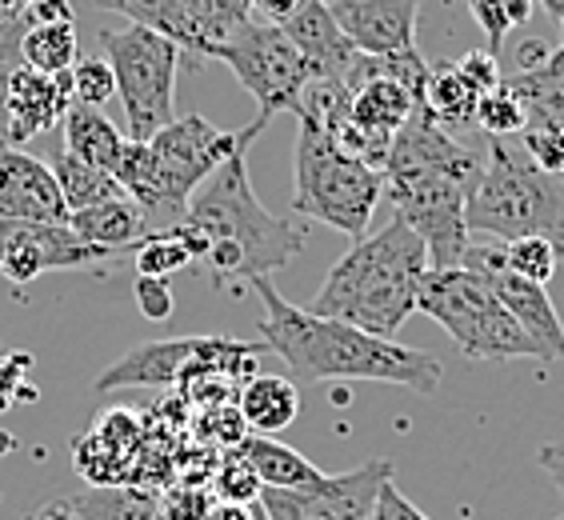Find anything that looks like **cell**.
<instances>
[{
	"mask_svg": "<svg viewBox=\"0 0 564 520\" xmlns=\"http://www.w3.org/2000/svg\"><path fill=\"white\" fill-rule=\"evenodd\" d=\"M468 237L553 240L564 260V176L544 173L517 137H485V164L465 205Z\"/></svg>",
	"mask_w": 564,
	"mask_h": 520,
	"instance_id": "5b68a950",
	"label": "cell"
},
{
	"mask_svg": "<svg viewBox=\"0 0 564 520\" xmlns=\"http://www.w3.org/2000/svg\"><path fill=\"white\" fill-rule=\"evenodd\" d=\"M237 448L252 465V473H257V480L264 488H313L325 480V473L308 456H301L296 448L284 445V441H276V436L245 433V441Z\"/></svg>",
	"mask_w": 564,
	"mask_h": 520,
	"instance_id": "44dd1931",
	"label": "cell"
},
{
	"mask_svg": "<svg viewBox=\"0 0 564 520\" xmlns=\"http://www.w3.org/2000/svg\"><path fill=\"white\" fill-rule=\"evenodd\" d=\"M205 520H261V509H257V505H228V500H217Z\"/></svg>",
	"mask_w": 564,
	"mask_h": 520,
	"instance_id": "7dc6e473",
	"label": "cell"
},
{
	"mask_svg": "<svg viewBox=\"0 0 564 520\" xmlns=\"http://www.w3.org/2000/svg\"><path fill=\"white\" fill-rule=\"evenodd\" d=\"M237 409L249 433L276 436L301 416V392L289 377H252L237 397Z\"/></svg>",
	"mask_w": 564,
	"mask_h": 520,
	"instance_id": "cb8c5ba5",
	"label": "cell"
},
{
	"mask_svg": "<svg viewBox=\"0 0 564 520\" xmlns=\"http://www.w3.org/2000/svg\"><path fill=\"white\" fill-rule=\"evenodd\" d=\"M217 497H213V488L208 485H169L156 497V517L161 520H205L213 512Z\"/></svg>",
	"mask_w": 564,
	"mask_h": 520,
	"instance_id": "8d00e7d4",
	"label": "cell"
},
{
	"mask_svg": "<svg viewBox=\"0 0 564 520\" xmlns=\"http://www.w3.org/2000/svg\"><path fill=\"white\" fill-rule=\"evenodd\" d=\"M196 433L213 436V448H237L249 433V424H245L237 404H213V409H200Z\"/></svg>",
	"mask_w": 564,
	"mask_h": 520,
	"instance_id": "74e56055",
	"label": "cell"
},
{
	"mask_svg": "<svg viewBox=\"0 0 564 520\" xmlns=\"http://www.w3.org/2000/svg\"><path fill=\"white\" fill-rule=\"evenodd\" d=\"M480 164L485 156L453 129L436 124L424 105H416L409 124L392 137L389 156L380 164L384 196L392 217L416 228L433 269L460 264V252L468 245L465 205L477 185Z\"/></svg>",
	"mask_w": 564,
	"mask_h": 520,
	"instance_id": "7a4b0ae2",
	"label": "cell"
},
{
	"mask_svg": "<svg viewBox=\"0 0 564 520\" xmlns=\"http://www.w3.org/2000/svg\"><path fill=\"white\" fill-rule=\"evenodd\" d=\"M97 9H109L117 17H124L129 24H144V29H156L169 41L181 44L188 68L196 73L193 56H188V24H185V0H93Z\"/></svg>",
	"mask_w": 564,
	"mask_h": 520,
	"instance_id": "f1b7e54d",
	"label": "cell"
},
{
	"mask_svg": "<svg viewBox=\"0 0 564 520\" xmlns=\"http://www.w3.org/2000/svg\"><path fill=\"white\" fill-rule=\"evenodd\" d=\"M500 249H505V264L512 272H521L529 281L536 284H549L561 269V252H556L553 240L544 237H517V240H500Z\"/></svg>",
	"mask_w": 564,
	"mask_h": 520,
	"instance_id": "e575fe53",
	"label": "cell"
},
{
	"mask_svg": "<svg viewBox=\"0 0 564 520\" xmlns=\"http://www.w3.org/2000/svg\"><path fill=\"white\" fill-rule=\"evenodd\" d=\"M33 520H73V517H65V512H61L53 500H48V505H41V509L33 512Z\"/></svg>",
	"mask_w": 564,
	"mask_h": 520,
	"instance_id": "f907efd6",
	"label": "cell"
},
{
	"mask_svg": "<svg viewBox=\"0 0 564 520\" xmlns=\"http://www.w3.org/2000/svg\"><path fill=\"white\" fill-rule=\"evenodd\" d=\"M517 141L524 144V152L541 164L544 173L564 176V129L561 124H553V120H544V117H532L529 112V124H524V132L517 137Z\"/></svg>",
	"mask_w": 564,
	"mask_h": 520,
	"instance_id": "d590c367",
	"label": "cell"
},
{
	"mask_svg": "<svg viewBox=\"0 0 564 520\" xmlns=\"http://www.w3.org/2000/svg\"><path fill=\"white\" fill-rule=\"evenodd\" d=\"M100 53L117 76V97L124 105V124H129L124 137L152 141L176 117V73L181 65L188 68L181 44L144 24H120V29H100Z\"/></svg>",
	"mask_w": 564,
	"mask_h": 520,
	"instance_id": "ba28073f",
	"label": "cell"
},
{
	"mask_svg": "<svg viewBox=\"0 0 564 520\" xmlns=\"http://www.w3.org/2000/svg\"><path fill=\"white\" fill-rule=\"evenodd\" d=\"M249 144H240L188 201L185 225L205 237V264L220 284L272 277L293 264L308 245V232L261 205L249 181Z\"/></svg>",
	"mask_w": 564,
	"mask_h": 520,
	"instance_id": "3957f363",
	"label": "cell"
},
{
	"mask_svg": "<svg viewBox=\"0 0 564 520\" xmlns=\"http://www.w3.org/2000/svg\"><path fill=\"white\" fill-rule=\"evenodd\" d=\"M536 4H541V9L549 12V17H553V21L564 29V0H536Z\"/></svg>",
	"mask_w": 564,
	"mask_h": 520,
	"instance_id": "681fc988",
	"label": "cell"
},
{
	"mask_svg": "<svg viewBox=\"0 0 564 520\" xmlns=\"http://www.w3.org/2000/svg\"><path fill=\"white\" fill-rule=\"evenodd\" d=\"M416 313L445 328L468 360H544L541 345L497 301L489 284L465 264L429 269L416 296Z\"/></svg>",
	"mask_w": 564,
	"mask_h": 520,
	"instance_id": "52a82bcc",
	"label": "cell"
},
{
	"mask_svg": "<svg viewBox=\"0 0 564 520\" xmlns=\"http://www.w3.org/2000/svg\"><path fill=\"white\" fill-rule=\"evenodd\" d=\"M132 296H137V308L144 313V321H152V325L173 321L176 296H173V289H169V281H164V277H137V289H132Z\"/></svg>",
	"mask_w": 564,
	"mask_h": 520,
	"instance_id": "f35d334b",
	"label": "cell"
},
{
	"mask_svg": "<svg viewBox=\"0 0 564 520\" xmlns=\"http://www.w3.org/2000/svg\"><path fill=\"white\" fill-rule=\"evenodd\" d=\"M17 65H0V141L12 144V132H9V76Z\"/></svg>",
	"mask_w": 564,
	"mask_h": 520,
	"instance_id": "c3c4849f",
	"label": "cell"
},
{
	"mask_svg": "<svg viewBox=\"0 0 564 520\" xmlns=\"http://www.w3.org/2000/svg\"><path fill=\"white\" fill-rule=\"evenodd\" d=\"M132 264H137V277H176L181 269L196 264L193 252L181 245L176 232H149V237L132 249Z\"/></svg>",
	"mask_w": 564,
	"mask_h": 520,
	"instance_id": "4dcf8cb0",
	"label": "cell"
},
{
	"mask_svg": "<svg viewBox=\"0 0 564 520\" xmlns=\"http://www.w3.org/2000/svg\"><path fill=\"white\" fill-rule=\"evenodd\" d=\"M252 21V0H185V24H188V56L196 68L213 61L220 44L232 33H240Z\"/></svg>",
	"mask_w": 564,
	"mask_h": 520,
	"instance_id": "ffe728a7",
	"label": "cell"
},
{
	"mask_svg": "<svg viewBox=\"0 0 564 520\" xmlns=\"http://www.w3.org/2000/svg\"><path fill=\"white\" fill-rule=\"evenodd\" d=\"M384 480H392V461H369L340 477L325 473L313 488H261L257 509L264 520H372Z\"/></svg>",
	"mask_w": 564,
	"mask_h": 520,
	"instance_id": "8fae6325",
	"label": "cell"
},
{
	"mask_svg": "<svg viewBox=\"0 0 564 520\" xmlns=\"http://www.w3.org/2000/svg\"><path fill=\"white\" fill-rule=\"evenodd\" d=\"M208 336H173V340H144L129 348L117 365L97 377V392L117 389H169L181 380V372L205 353Z\"/></svg>",
	"mask_w": 564,
	"mask_h": 520,
	"instance_id": "2e32d148",
	"label": "cell"
},
{
	"mask_svg": "<svg viewBox=\"0 0 564 520\" xmlns=\"http://www.w3.org/2000/svg\"><path fill=\"white\" fill-rule=\"evenodd\" d=\"M536 465L549 473L553 488L564 497V441H556V445H544L541 453H536Z\"/></svg>",
	"mask_w": 564,
	"mask_h": 520,
	"instance_id": "bcb514c9",
	"label": "cell"
},
{
	"mask_svg": "<svg viewBox=\"0 0 564 520\" xmlns=\"http://www.w3.org/2000/svg\"><path fill=\"white\" fill-rule=\"evenodd\" d=\"M24 9H12L0 0V65H21V36H24Z\"/></svg>",
	"mask_w": 564,
	"mask_h": 520,
	"instance_id": "b9f144b4",
	"label": "cell"
},
{
	"mask_svg": "<svg viewBox=\"0 0 564 520\" xmlns=\"http://www.w3.org/2000/svg\"><path fill=\"white\" fill-rule=\"evenodd\" d=\"M24 24H76L73 0H33L24 4Z\"/></svg>",
	"mask_w": 564,
	"mask_h": 520,
	"instance_id": "ee69618b",
	"label": "cell"
},
{
	"mask_svg": "<svg viewBox=\"0 0 564 520\" xmlns=\"http://www.w3.org/2000/svg\"><path fill=\"white\" fill-rule=\"evenodd\" d=\"M213 61L232 68L240 88L257 100V117L269 124L276 112H293L304 85L313 80V68L304 65L296 44L284 36L281 24L249 21L240 33L220 44Z\"/></svg>",
	"mask_w": 564,
	"mask_h": 520,
	"instance_id": "30bf717a",
	"label": "cell"
},
{
	"mask_svg": "<svg viewBox=\"0 0 564 520\" xmlns=\"http://www.w3.org/2000/svg\"><path fill=\"white\" fill-rule=\"evenodd\" d=\"M249 289L261 296V340L269 353L289 365L296 380L321 384V380H380V384H401L416 397H436L445 365L424 353V348L397 345L384 336H372L357 325L316 316L308 308H296L276 293L269 277H252Z\"/></svg>",
	"mask_w": 564,
	"mask_h": 520,
	"instance_id": "6da1fadb",
	"label": "cell"
},
{
	"mask_svg": "<svg viewBox=\"0 0 564 520\" xmlns=\"http://www.w3.org/2000/svg\"><path fill=\"white\" fill-rule=\"evenodd\" d=\"M372 520H429V517L404 497L401 488H397V480H384V488H380V497H377V509H372Z\"/></svg>",
	"mask_w": 564,
	"mask_h": 520,
	"instance_id": "7bdbcfd3",
	"label": "cell"
},
{
	"mask_svg": "<svg viewBox=\"0 0 564 520\" xmlns=\"http://www.w3.org/2000/svg\"><path fill=\"white\" fill-rule=\"evenodd\" d=\"M328 9L360 53L384 56L416 48L421 0H333Z\"/></svg>",
	"mask_w": 564,
	"mask_h": 520,
	"instance_id": "9a60e30c",
	"label": "cell"
},
{
	"mask_svg": "<svg viewBox=\"0 0 564 520\" xmlns=\"http://www.w3.org/2000/svg\"><path fill=\"white\" fill-rule=\"evenodd\" d=\"M53 505L73 520H156L152 488L137 485H93L73 497H56Z\"/></svg>",
	"mask_w": 564,
	"mask_h": 520,
	"instance_id": "603a6c76",
	"label": "cell"
},
{
	"mask_svg": "<svg viewBox=\"0 0 564 520\" xmlns=\"http://www.w3.org/2000/svg\"><path fill=\"white\" fill-rule=\"evenodd\" d=\"M0 217L68 225L65 193L56 185L48 161L4 141H0Z\"/></svg>",
	"mask_w": 564,
	"mask_h": 520,
	"instance_id": "5bb4252c",
	"label": "cell"
},
{
	"mask_svg": "<svg viewBox=\"0 0 564 520\" xmlns=\"http://www.w3.org/2000/svg\"><path fill=\"white\" fill-rule=\"evenodd\" d=\"M213 488V497L217 500H228V505H257L261 500V480L252 473V465L240 456V448H225L217 461V473L208 480Z\"/></svg>",
	"mask_w": 564,
	"mask_h": 520,
	"instance_id": "d6a6232c",
	"label": "cell"
},
{
	"mask_svg": "<svg viewBox=\"0 0 564 520\" xmlns=\"http://www.w3.org/2000/svg\"><path fill=\"white\" fill-rule=\"evenodd\" d=\"M48 169H53L56 185H61V193H65L68 217L80 213V208H93V205H100V201H112V196L124 193L109 169H100V164H93V161H80V156L68 152L65 144H56L53 149Z\"/></svg>",
	"mask_w": 564,
	"mask_h": 520,
	"instance_id": "4316f807",
	"label": "cell"
},
{
	"mask_svg": "<svg viewBox=\"0 0 564 520\" xmlns=\"http://www.w3.org/2000/svg\"><path fill=\"white\" fill-rule=\"evenodd\" d=\"M261 129H264L261 117L240 132L217 129V124H208L196 112L169 120L149 141L152 164H156V217H152L149 232H169V228L181 225L196 188L205 185L208 176L217 173L240 144L257 141Z\"/></svg>",
	"mask_w": 564,
	"mask_h": 520,
	"instance_id": "9c48e42d",
	"label": "cell"
},
{
	"mask_svg": "<svg viewBox=\"0 0 564 520\" xmlns=\"http://www.w3.org/2000/svg\"><path fill=\"white\" fill-rule=\"evenodd\" d=\"M529 124V105H524L500 76V85L489 88L477 105V129L480 137H521Z\"/></svg>",
	"mask_w": 564,
	"mask_h": 520,
	"instance_id": "f546056e",
	"label": "cell"
},
{
	"mask_svg": "<svg viewBox=\"0 0 564 520\" xmlns=\"http://www.w3.org/2000/svg\"><path fill=\"white\" fill-rule=\"evenodd\" d=\"M429 269H433L429 249L416 237V228L392 217L380 232H365L360 240H352V249L325 277L308 313L397 340L404 321L416 313V296Z\"/></svg>",
	"mask_w": 564,
	"mask_h": 520,
	"instance_id": "277c9868",
	"label": "cell"
},
{
	"mask_svg": "<svg viewBox=\"0 0 564 520\" xmlns=\"http://www.w3.org/2000/svg\"><path fill=\"white\" fill-rule=\"evenodd\" d=\"M460 264H465L468 272H477L480 281L497 293V301L509 308L512 321L541 345L544 360H564V325H561V313H556L553 296H549L544 284L529 281V277H521V272H512L509 264H505L500 240L468 237L465 252H460Z\"/></svg>",
	"mask_w": 564,
	"mask_h": 520,
	"instance_id": "7c38bea8",
	"label": "cell"
},
{
	"mask_svg": "<svg viewBox=\"0 0 564 520\" xmlns=\"http://www.w3.org/2000/svg\"><path fill=\"white\" fill-rule=\"evenodd\" d=\"M284 36L296 44V53L304 56V65L313 68V76H333L345 80L357 65L360 48L345 36V29L337 24L333 9L325 0H308L304 9H296L289 21L281 24Z\"/></svg>",
	"mask_w": 564,
	"mask_h": 520,
	"instance_id": "ac0fdd59",
	"label": "cell"
},
{
	"mask_svg": "<svg viewBox=\"0 0 564 520\" xmlns=\"http://www.w3.org/2000/svg\"><path fill=\"white\" fill-rule=\"evenodd\" d=\"M68 225L76 228V237H85L93 249H100L109 260L132 257V249L149 237L141 205H137L129 193L112 196V201H100V205H93V208H80V213L68 217Z\"/></svg>",
	"mask_w": 564,
	"mask_h": 520,
	"instance_id": "d6986e66",
	"label": "cell"
},
{
	"mask_svg": "<svg viewBox=\"0 0 564 520\" xmlns=\"http://www.w3.org/2000/svg\"><path fill=\"white\" fill-rule=\"evenodd\" d=\"M68 93H73V105L105 109V105L117 97L112 65L105 56H76V65L68 68Z\"/></svg>",
	"mask_w": 564,
	"mask_h": 520,
	"instance_id": "1f68e13d",
	"label": "cell"
},
{
	"mask_svg": "<svg viewBox=\"0 0 564 520\" xmlns=\"http://www.w3.org/2000/svg\"><path fill=\"white\" fill-rule=\"evenodd\" d=\"M505 85L529 105L532 117L553 120V124L564 129V29H561V44H556L553 53H544V61H536V65L509 73Z\"/></svg>",
	"mask_w": 564,
	"mask_h": 520,
	"instance_id": "d4e9b609",
	"label": "cell"
},
{
	"mask_svg": "<svg viewBox=\"0 0 564 520\" xmlns=\"http://www.w3.org/2000/svg\"><path fill=\"white\" fill-rule=\"evenodd\" d=\"M293 152V213L360 240L384 196V173L340 149L321 124L296 120Z\"/></svg>",
	"mask_w": 564,
	"mask_h": 520,
	"instance_id": "8992f818",
	"label": "cell"
},
{
	"mask_svg": "<svg viewBox=\"0 0 564 520\" xmlns=\"http://www.w3.org/2000/svg\"><path fill=\"white\" fill-rule=\"evenodd\" d=\"M29 369H33V357H29V353H9V357H0V412L12 409V404L24 397L21 377ZM24 401H29V397H24Z\"/></svg>",
	"mask_w": 564,
	"mask_h": 520,
	"instance_id": "60d3db41",
	"label": "cell"
},
{
	"mask_svg": "<svg viewBox=\"0 0 564 520\" xmlns=\"http://www.w3.org/2000/svg\"><path fill=\"white\" fill-rule=\"evenodd\" d=\"M24 520H33V517H24Z\"/></svg>",
	"mask_w": 564,
	"mask_h": 520,
	"instance_id": "816d5d0a",
	"label": "cell"
},
{
	"mask_svg": "<svg viewBox=\"0 0 564 520\" xmlns=\"http://www.w3.org/2000/svg\"><path fill=\"white\" fill-rule=\"evenodd\" d=\"M456 68L473 80V85L480 88V93H489V88H497L500 85V56L497 53H489V48H468L460 61H456Z\"/></svg>",
	"mask_w": 564,
	"mask_h": 520,
	"instance_id": "ab89813d",
	"label": "cell"
},
{
	"mask_svg": "<svg viewBox=\"0 0 564 520\" xmlns=\"http://www.w3.org/2000/svg\"><path fill=\"white\" fill-rule=\"evenodd\" d=\"M93 260H109L93 249L85 237H76L73 225H41V220L0 217V277L17 289L33 284L44 272L85 269Z\"/></svg>",
	"mask_w": 564,
	"mask_h": 520,
	"instance_id": "4fadbf2b",
	"label": "cell"
},
{
	"mask_svg": "<svg viewBox=\"0 0 564 520\" xmlns=\"http://www.w3.org/2000/svg\"><path fill=\"white\" fill-rule=\"evenodd\" d=\"M261 520H264V512H261Z\"/></svg>",
	"mask_w": 564,
	"mask_h": 520,
	"instance_id": "f5cc1de1",
	"label": "cell"
},
{
	"mask_svg": "<svg viewBox=\"0 0 564 520\" xmlns=\"http://www.w3.org/2000/svg\"><path fill=\"white\" fill-rule=\"evenodd\" d=\"M480 97H485V93L456 68V61H436V65H429V76H424V88H421V105L433 112L436 124H445V129H468V124H477Z\"/></svg>",
	"mask_w": 564,
	"mask_h": 520,
	"instance_id": "7402d4cb",
	"label": "cell"
},
{
	"mask_svg": "<svg viewBox=\"0 0 564 520\" xmlns=\"http://www.w3.org/2000/svg\"><path fill=\"white\" fill-rule=\"evenodd\" d=\"M156 520H161V517H156Z\"/></svg>",
	"mask_w": 564,
	"mask_h": 520,
	"instance_id": "db71d44e",
	"label": "cell"
},
{
	"mask_svg": "<svg viewBox=\"0 0 564 520\" xmlns=\"http://www.w3.org/2000/svg\"><path fill=\"white\" fill-rule=\"evenodd\" d=\"M124 141H129V137H124L100 109L73 105V109L65 112V120H61V144H65L68 152H76L80 161H93V164H100V169H109V173H112V164H117L120 149H124Z\"/></svg>",
	"mask_w": 564,
	"mask_h": 520,
	"instance_id": "484cf974",
	"label": "cell"
},
{
	"mask_svg": "<svg viewBox=\"0 0 564 520\" xmlns=\"http://www.w3.org/2000/svg\"><path fill=\"white\" fill-rule=\"evenodd\" d=\"M468 12H473V21L480 24L485 41H489V53L500 56L505 36L517 33L532 17V0H468Z\"/></svg>",
	"mask_w": 564,
	"mask_h": 520,
	"instance_id": "836d02e7",
	"label": "cell"
},
{
	"mask_svg": "<svg viewBox=\"0 0 564 520\" xmlns=\"http://www.w3.org/2000/svg\"><path fill=\"white\" fill-rule=\"evenodd\" d=\"M308 0H252V21L261 24H284L296 9H304Z\"/></svg>",
	"mask_w": 564,
	"mask_h": 520,
	"instance_id": "f6af8a7d",
	"label": "cell"
},
{
	"mask_svg": "<svg viewBox=\"0 0 564 520\" xmlns=\"http://www.w3.org/2000/svg\"><path fill=\"white\" fill-rule=\"evenodd\" d=\"M80 41L76 24H29L21 36V65L36 68L44 76H61L76 65Z\"/></svg>",
	"mask_w": 564,
	"mask_h": 520,
	"instance_id": "83f0119b",
	"label": "cell"
},
{
	"mask_svg": "<svg viewBox=\"0 0 564 520\" xmlns=\"http://www.w3.org/2000/svg\"><path fill=\"white\" fill-rule=\"evenodd\" d=\"M73 109V93H68V73L44 76L29 65H17L9 76V132L12 144H29L41 132L61 129L65 112Z\"/></svg>",
	"mask_w": 564,
	"mask_h": 520,
	"instance_id": "e0dca14e",
	"label": "cell"
}]
</instances>
